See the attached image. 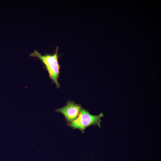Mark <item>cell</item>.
Here are the masks:
<instances>
[{
	"label": "cell",
	"instance_id": "3957f363",
	"mask_svg": "<svg viewBox=\"0 0 161 161\" xmlns=\"http://www.w3.org/2000/svg\"><path fill=\"white\" fill-rule=\"evenodd\" d=\"M80 105L75 103L74 101L69 100L64 107L56 109V112L62 114L68 124H70L78 117L80 109Z\"/></svg>",
	"mask_w": 161,
	"mask_h": 161
},
{
	"label": "cell",
	"instance_id": "7a4b0ae2",
	"mask_svg": "<svg viewBox=\"0 0 161 161\" xmlns=\"http://www.w3.org/2000/svg\"><path fill=\"white\" fill-rule=\"evenodd\" d=\"M103 116V113L98 115H92L88 111L82 108L77 118L68 125L73 129L80 130L83 133L86 128L91 125H97L100 128V118Z\"/></svg>",
	"mask_w": 161,
	"mask_h": 161
},
{
	"label": "cell",
	"instance_id": "6da1fadb",
	"mask_svg": "<svg viewBox=\"0 0 161 161\" xmlns=\"http://www.w3.org/2000/svg\"><path fill=\"white\" fill-rule=\"evenodd\" d=\"M56 49L55 53L53 55H42L36 50L31 53L30 56L38 58L44 64L48 71L49 78L54 83L57 88L60 87V84L58 81L60 73V66L58 61V50Z\"/></svg>",
	"mask_w": 161,
	"mask_h": 161
}]
</instances>
